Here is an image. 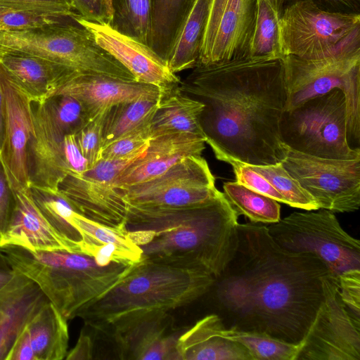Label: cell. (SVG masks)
<instances>
[{
	"instance_id": "6da1fadb",
	"label": "cell",
	"mask_w": 360,
	"mask_h": 360,
	"mask_svg": "<svg viewBox=\"0 0 360 360\" xmlns=\"http://www.w3.org/2000/svg\"><path fill=\"white\" fill-rule=\"evenodd\" d=\"M237 229L234 255L211 288L220 318L229 327L299 343L324 300L323 281L333 274L316 255L280 247L267 226Z\"/></svg>"
},
{
	"instance_id": "7a4b0ae2",
	"label": "cell",
	"mask_w": 360,
	"mask_h": 360,
	"mask_svg": "<svg viewBox=\"0 0 360 360\" xmlns=\"http://www.w3.org/2000/svg\"><path fill=\"white\" fill-rule=\"evenodd\" d=\"M178 89L204 105L198 121L217 159L250 165L281 161L279 123L287 99L282 59L198 65Z\"/></svg>"
},
{
	"instance_id": "3957f363",
	"label": "cell",
	"mask_w": 360,
	"mask_h": 360,
	"mask_svg": "<svg viewBox=\"0 0 360 360\" xmlns=\"http://www.w3.org/2000/svg\"><path fill=\"white\" fill-rule=\"evenodd\" d=\"M238 216L222 193L186 208L127 205L125 228L141 249L142 259L201 269L217 278L236 251Z\"/></svg>"
},
{
	"instance_id": "277c9868",
	"label": "cell",
	"mask_w": 360,
	"mask_h": 360,
	"mask_svg": "<svg viewBox=\"0 0 360 360\" xmlns=\"http://www.w3.org/2000/svg\"><path fill=\"white\" fill-rule=\"evenodd\" d=\"M0 249L11 267L33 281L68 320L78 317L133 266L116 262L101 266L91 256L66 250Z\"/></svg>"
},
{
	"instance_id": "5b68a950",
	"label": "cell",
	"mask_w": 360,
	"mask_h": 360,
	"mask_svg": "<svg viewBox=\"0 0 360 360\" xmlns=\"http://www.w3.org/2000/svg\"><path fill=\"white\" fill-rule=\"evenodd\" d=\"M210 273L141 259L78 317L97 328L132 313L167 311L187 305L210 292Z\"/></svg>"
},
{
	"instance_id": "8992f818",
	"label": "cell",
	"mask_w": 360,
	"mask_h": 360,
	"mask_svg": "<svg viewBox=\"0 0 360 360\" xmlns=\"http://www.w3.org/2000/svg\"><path fill=\"white\" fill-rule=\"evenodd\" d=\"M287 99L284 110L305 101L339 89L347 105L349 146L360 138V30L333 54L316 60L285 56L283 59Z\"/></svg>"
},
{
	"instance_id": "52a82bcc",
	"label": "cell",
	"mask_w": 360,
	"mask_h": 360,
	"mask_svg": "<svg viewBox=\"0 0 360 360\" xmlns=\"http://www.w3.org/2000/svg\"><path fill=\"white\" fill-rule=\"evenodd\" d=\"M5 53L40 57L77 75L136 81L125 67L97 44L87 29L75 22L67 20L21 30L0 31V54Z\"/></svg>"
},
{
	"instance_id": "ba28073f",
	"label": "cell",
	"mask_w": 360,
	"mask_h": 360,
	"mask_svg": "<svg viewBox=\"0 0 360 360\" xmlns=\"http://www.w3.org/2000/svg\"><path fill=\"white\" fill-rule=\"evenodd\" d=\"M279 132L285 145L307 155L336 160L360 158L359 148H353L348 142L346 99L339 89L284 110Z\"/></svg>"
},
{
	"instance_id": "9c48e42d",
	"label": "cell",
	"mask_w": 360,
	"mask_h": 360,
	"mask_svg": "<svg viewBox=\"0 0 360 360\" xmlns=\"http://www.w3.org/2000/svg\"><path fill=\"white\" fill-rule=\"evenodd\" d=\"M294 212L267 226L283 249L316 255L335 276L360 269V241L347 233L334 212L326 210Z\"/></svg>"
},
{
	"instance_id": "30bf717a",
	"label": "cell",
	"mask_w": 360,
	"mask_h": 360,
	"mask_svg": "<svg viewBox=\"0 0 360 360\" xmlns=\"http://www.w3.org/2000/svg\"><path fill=\"white\" fill-rule=\"evenodd\" d=\"M279 22L284 56L316 60L333 54L360 30V14L326 11L304 0L285 8Z\"/></svg>"
},
{
	"instance_id": "8fae6325",
	"label": "cell",
	"mask_w": 360,
	"mask_h": 360,
	"mask_svg": "<svg viewBox=\"0 0 360 360\" xmlns=\"http://www.w3.org/2000/svg\"><path fill=\"white\" fill-rule=\"evenodd\" d=\"M118 190L127 206L153 209L198 206L222 194L201 155L186 157L156 177Z\"/></svg>"
},
{
	"instance_id": "7c38bea8",
	"label": "cell",
	"mask_w": 360,
	"mask_h": 360,
	"mask_svg": "<svg viewBox=\"0 0 360 360\" xmlns=\"http://www.w3.org/2000/svg\"><path fill=\"white\" fill-rule=\"evenodd\" d=\"M280 162L316 201L319 209L352 212L360 207V158L336 160L307 155L283 143Z\"/></svg>"
},
{
	"instance_id": "4fadbf2b",
	"label": "cell",
	"mask_w": 360,
	"mask_h": 360,
	"mask_svg": "<svg viewBox=\"0 0 360 360\" xmlns=\"http://www.w3.org/2000/svg\"><path fill=\"white\" fill-rule=\"evenodd\" d=\"M148 143L129 156L101 159L82 174H68L58 186V191L75 210L101 224L126 229L127 206L115 181L120 173L139 158Z\"/></svg>"
},
{
	"instance_id": "5bb4252c",
	"label": "cell",
	"mask_w": 360,
	"mask_h": 360,
	"mask_svg": "<svg viewBox=\"0 0 360 360\" xmlns=\"http://www.w3.org/2000/svg\"><path fill=\"white\" fill-rule=\"evenodd\" d=\"M324 300L302 340L295 360H359L360 319L344 304L338 278L323 281Z\"/></svg>"
},
{
	"instance_id": "9a60e30c",
	"label": "cell",
	"mask_w": 360,
	"mask_h": 360,
	"mask_svg": "<svg viewBox=\"0 0 360 360\" xmlns=\"http://www.w3.org/2000/svg\"><path fill=\"white\" fill-rule=\"evenodd\" d=\"M185 328H179L168 311H139L94 329L114 343L120 359L178 360L176 345Z\"/></svg>"
},
{
	"instance_id": "2e32d148",
	"label": "cell",
	"mask_w": 360,
	"mask_h": 360,
	"mask_svg": "<svg viewBox=\"0 0 360 360\" xmlns=\"http://www.w3.org/2000/svg\"><path fill=\"white\" fill-rule=\"evenodd\" d=\"M256 12L257 0H211L196 65L248 58Z\"/></svg>"
},
{
	"instance_id": "e0dca14e",
	"label": "cell",
	"mask_w": 360,
	"mask_h": 360,
	"mask_svg": "<svg viewBox=\"0 0 360 360\" xmlns=\"http://www.w3.org/2000/svg\"><path fill=\"white\" fill-rule=\"evenodd\" d=\"M4 101V134L0 161L11 189L30 187L29 141L33 132V101L0 70Z\"/></svg>"
},
{
	"instance_id": "ac0fdd59",
	"label": "cell",
	"mask_w": 360,
	"mask_h": 360,
	"mask_svg": "<svg viewBox=\"0 0 360 360\" xmlns=\"http://www.w3.org/2000/svg\"><path fill=\"white\" fill-rule=\"evenodd\" d=\"M71 18L87 29L97 44L125 67L136 81L156 86L162 92L179 85L180 78L148 45L117 32L108 24L87 20L77 13Z\"/></svg>"
},
{
	"instance_id": "d6986e66",
	"label": "cell",
	"mask_w": 360,
	"mask_h": 360,
	"mask_svg": "<svg viewBox=\"0 0 360 360\" xmlns=\"http://www.w3.org/2000/svg\"><path fill=\"white\" fill-rule=\"evenodd\" d=\"M33 122L27 150L30 187L58 190L69 174L64 155L65 136L54 123L46 100L33 103Z\"/></svg>"
},
{
	"instance_id": "ffe728a7",
	"label": "cell",
	"mask_w": 360,
	"mask_h": 360,
	"mask_svg": "<svg viewBox=\"0 0 360 360\" xmlns=\"http://www.w3.org/2000/svg\"><path fill=\"white\" fill-rule=\"evenodd\" d=\"M161 92L156 86L138 81L98 75H72L61 80L49 98L71 96L82 102L93 118L120 103L158 98Z\"/></svg>"
},
{
	"instance_id": "44dd1931",
	"label": "cell",
	"mask_w": 360,
	"mask_h": 360,
	"mask_svg": "<svg viewBox=\"0 0 360 360\" xmlns=\"http://www.w3.org/2000/svg\"><path fill=\"white\" fill-rule=\"evenodd\" d=\"M13 205L0 247L16 246L32 251L66 250L76 252L47 221L37 207L30 187L11 189Z\"/></svg>"
},
{
	"instance_id": "7402d4cb",
	"label": "cell",
	"mask_w": 360,
	"mask_h": 360,
	"mask_svg": "<svg viewBox=\"0 0 360 360\" xmlns=\"http://www.w3.org/2000/svg\"><path fill=\"white\" fill-rule=\"evenodd\" d=\"M205 139L189 133H174L150 139L144 153L117 177L115 186L122 189L156 177L183 158L201 155Z\"/></svg>"
},
{
	"instance_id": "603a6c76",
	"label": "cell",
	"mask_w": 360,
	"mask_h": 360,
	"mask_svg": "<svg viewBox=\"0 0 360 360\" xmlns=\"http://www.w3.org/2000/svg\"><path fill=\"white\" fill-rule=\"evenodd\" d=\"M46 301L40 288L15 270L0 290V360L6 359L20 333Z\"/></svg>"
},
{
	"instance_id": "cb8c5ba5",
	"label": "cell",
	"mask_w": 360,
	"mask_h": 360,
	"mask_svg": "<svg viewBox=\"0 0 360 360\" xmlns=\"http://www.w3.org/2000/svg\"><path fill=\"white\" fill-rule=\"evenodd\" d=\"M224 325L219 315L212 314L185 328L176 345L178 360H254L243 345L222 336Z\"/></svg>"
},
{
	"instance_id": "d4e9b609",
	"label": "cell",
	"mask_w": 360,
	"mask_h": 360,
	"mask_svg": "<svg viewBox=\"0 0 360 360\" xmlns=\"http://www.w3.org/2000/svg\"><path fill=\"white\" fill-rule=\"evenodd\" d=\"M0 70L25 91L34 103L48 99L61 80L77 75L51 60L19 53H1Z\"/></svg>"
},
{
	"instance_id": "484cf974",
	"label": "cell",
	"mask_w": 360,
	"mask_h": 360,
	"mask_svg": "<svg viewBox=\"0 0 360 360\" xmlns=\"http://www.w3.org/2000/svg\"><path fill=\"white\" fill-rule=\"evenodd\" d=\"M178 86L161 92L150 122V138L174 133H189L204 138L198 121L204 105L182 94Z\"/></svg>"
},
{
	"instance_id": "4316f807",
	"label": "cell",
	"mask_w": 360,
	"mask_h": 360,
	"mask_svg": "<svg viewBox=\"0 0 360 360\" xmlns=\"http://www.w3.org/2000/svg\"><path fill=\"white\" fill-rule=\"evenodd\" d=\"M68 319L49 300L30 319L27 328L37 360H61L68 353Z\"/></svg>"
},
{
	"instance_id": "83f0119b",
	"label": "cell",
	"mask_w": 360,
	"mask_h": 360,
	"mask_svg": "<svg viewBox=\"0 0 360 360\" xmlns=\"http://www.w3.org/2000/svg\"><path fill=\"white\" fill-rule=\"evenodd\" d=\"M211 0H196L178 35L167 61L174 74L196 66Z\"/></svg>"
},
{
	"instance_id": "f1b7e54d",
	"label": "cell",
	"mask_w": 360,
	"mask_h": 360,
	"mask_svg": "<svg viewBox=\"0 0 360 360\" xmlns=\"http://www.w3.org/2000/svg\"><path fill=\"white\" fill-rule=\"evenodd\" d=\"M196 0H152L148 46L166 62Z\"/></svg>"
},
{
	"instance_id": "f546056e",
	"label": "cell",
	"mask_w": 360,
	"mask_h": 360,
	"mask_svg": "<svg viewBox=\"0 0 360 360\" xmlns=\"http://www.w3.org/2000/svg\"><path fill=\"white\" fill-rule=\"evenodd\" d=\"M30 188L34 202L49 224L76 252L81 253L83 236L74 222L77 212L58 190Z\"/></svg>"
},
{
	"instance_id": "4dcf8cb0",
	"label": "cell",
	"mask_w": 360,
	"mask_h": 360,
	"mask_svg": "<svg viewBox=\"0 0 360 360\" xmlns=\"http://www.w3.org/2000/svg\"><path fill=\"white\" fill-rule=\"evenodd\" d=\"M280 15L267 0H257V12L248 58L252 60L283 59Z\"/></svg>"
},
{
	"instance_id": "1f68e13d",
	"label": "cell",
	"mask_w": 360,
	"mask_h": 360,
	"mask_svg": "<svg viewBox=\"0 0 360 360\" xmlns=\"http://www.w3.org/2000/svg\"><path fill=\"white\" fill-rule=\"evenodd\" d=\"M158 98H140L118 103L105 113L103 127V148L126 133L150 122ZM103 149V148H102Z\"/></svg>"
},
{
	"instance_id": "d6a6232c",
	"label": "cell",
	"mask_w": 360,
	"mask_h": 360,
	"mask_svg": "<svg viewBox=\"0 0 360 360\" xmlns=\"http://www.w3.org/2000/svg\"><path fill=\"white\" fill-rule=\"evenodd\" d=\"M224 194L238 215L253 223L272 224L281 219V206L276 200L254 191L237 181L226 182Z\"/></svg>"
},
{
	"instance_id": "836d02e7",
	"label": "cell",
	"mask_w": 360,
	"mask_h": 360,
	"mask_svg": "<svg viewBox=\"0 0 360 360\" xmlns=\"http://www.w3.org/2000/svg\"><path fill=\"white\" fill-rule=\"evenodd\" d=\"M152 4V0H111L112 18L108 25L148 46Z\"/></svg>"
},
{
	"instance_id": "e575fe53",
	"label": "cell",
	"mask_w": 360,
	"mask_h": 360,
	"mask_svg": "<svg viewBox=\"0 0 360 360\" xmlns=\"http://www.w3.org/2000/svg\"><path fill=\"white\" fill-rule=\"evenodd\" d=\"M224 338L238 342L248 349L254 360H295L298 344H293L265 333L243 330L224 325Z\"/></svg>"
},
{
	"instance_id": "d590c367",
	"label": "cell",
	"mask_w": 360,
	"mask_h": 360,
	"mask_svg": "<svg viewBox=\"0 0 360 360\" xmlns=\"http://www.w3.org/2000/svg\"><path fill=\"white\" fill-rule=\"evenodd\" d=\"M249 165L274 187L289 206L304 210L319 209L314 198L287 172L281 162L269 165Z\"/></svg>"
},
{
	"instance_id": "8d00e7d4",
	"label": "cell",
	"mask_w": 360,
	"mask_h": 360,
	"mask_svg": "<svg viewBox=\"0 0 360 360\" xmlns=\"http://www.w3.org/2000/svg\"><path fill=\"white\" fill-rule=\"evenodd\" d=\"M52 119L63 134H75L91 118L78 99L68 95H57L46 100Z\"/></svg>"
},
{
	"instance_id": "74e56055",
	"label": "cell",
	"mask_w": 360,
	"mask_h": 360,
	"mask_svg": "<svg viewBox=\"0 0 360 360\" xmlns=\"http://www.w3.org/2000/svg\"><path fill=\"white\" fill-rule=\"evenodd\" d=\"M150 122L151 120L126 133L103 148L101 159L124 158L145 147L150 139Z\"/></svg>"
},
{
	"instance_id": "f35d334b",
	"label": "cell",
	"mask_w": 360,
	"mask_h": 360,
	"mask_svg": "<svg viewBox=\"0 0 360 360\" xmlns=\"http://www.w3.org/2000/svg\"><path fill=\"white\" fill-rule=\"evenodd\" d=\"M71 18H60L29 11L0 8V31L30 29L60 23Z\"/></svg>"
},
{
	"instance_id": "ab89813d",
	"label": "cell",
	"mask_w": 360,
	"mask_h": 360,
	"mask_svg": "<svg viewBox=\"0 0 360 360\" xmlns=\"http://www.w3.org/2000/svg\"><path fill=\"white\" fill-rule=\"evenodd\" d=\"M105 112L91 118L75 134L77 144L91 167L101 159L103 148V127Z\"/></svg>"
},
{
	"instance_id": "60d3db41",
	"label": "cell",
	"mask_w": 360,
	"mask_h": 360,
	"mask_svg": "<svg viewBox=\"0 0 360 360\" xmlns=\"http://www.w3.org/2000/svg\"><path fill=\"white\" fill-rule=\"evenodd\" d=\"M0 8L29 11L60 18L76 13L74 0H0Z\"/></svg>"
},
{
	"instance_id": "b9f144b4",
	"label": "cell",
	"mask_w": 360,
	"mask_h": 360,
	"mask_svg": "<svg viewBox=\"0 0 360 360\" xmlns=\"http://www.w3.org/2000/svg\"><path fill=\"white\" fill-rule=\"evenodd\" d=\"M229 165L233 167L236 181L245 187L270 197L278 202L286 204L285 198L261 174L252 169L249 165L233 160Z\"/></svg>"
},
{
	"instance_id": "7bdbcfd3",
	"label": "cell",
	"mask_w": 360,
	"mask_h": 360,
	"mask_svg": "<svg viewBox=\"0 0 360 360\" xmlns=\"http://www.w3.org/2000/svg\"><path fill=\"white\" fill-rule=\"evenodd\" d=\"M338 278L341 300L349 311L360 319V269L345 271Z\"/></svg>"
},
{
	"instance_id": "ee69618b",
	"label": "cell",
	"mask_w": 360,
	"mask_h": 360,
	"mask_svg": "<svg viewBox=\"0 0 360 360\" xmlns=\"http://www.w3.org/2000/svg\"><path fill=\"white\" fill-rule=\"evenodd\" d=\"M63 148L69 174H80L91 167L77 144L75 134L65 135Z\"/></svg>"
},
{
	"instance_id": "f6af8a7d",
	"label": "cell",
	"mask_w": 360,
	"mask_h": 360,
	"mask_svg": "<svg viewBox=\"0 0 360 360\" xmlns=\"http://www.w3.org/2000/svg\"><path fill=\"white\" fill-rule=\"evenodd\" d=\"M304 0H278L280 15L288 6ZM322 10L343 13L360 14V0H310Z\"/></svg>"
},
{
	"instance_id": "bcb514c9",
	"label": "cell",
	"mask_w": 360,
	"mask_h": 360,
	"mask_svg": "<svg viewBox=\"0 0 360 360\" xmlns=\"http://www.w3.org/2000/svg\"><path fill=\"white\" fill-rule=\"evenodd\" d=\"M75 9L84 19L101 24H108L109 16L105 0H74Z\"/></svg>"
},
{
	"instance_id": "7dc6e473",
	"label": "cell",
	"mask_w": 360,
	"mask_h": 360,
	"mask_svg": "<svg viewBox=\"0 0 360 360\" xmlns=\"http://www.w3.org/2000/svg\"><path fill=\"white\" fill-rule=\"evenodd\" d=\"M13 205L12 191L0 161V239L8 224Z\"/></svg>"
},
{
	"instance_id": "c3c4849f",
	"label": "cell",
	"mask_w": 360,
	"mask_h": 360,
	"mask_svg": "<svg viewBox=\"0 0 360 360\" xmlns=\"http://www.w3.org/2000/svg\"><path fill=\"white\" fill-rule=\"evenodd\" d=\"M6 360H37L26 326L13 343Z\"/></svg>"
},
{
	"instance_id": "681fc988",
	"label": "cell",
	"mask_w": 360,
	"mask_h": 360,
	"mask_svg": "<svg viewBox=\"0 0 360 360\" xmlns=\"http://www.w3.org/2000/svg\"><path fill=\"white\" fill-rule=\"evenodd\" d=\"M93 338L84 328L80 333L75 346L67 353V360H90L93 359Z\"/></svg>"
},
{
	"instance_id": "f907efd6",
	"label": "cell",
	"mask_w": 360,
	"mask_h": 360,
	"mask_svg": "<svg viewBox=\"0 0 360 360\" xmlns=\"http://www.w3.org/2000/svg\"><path fill=\"white\" fill-rule=\"evenodd\" d=\"M15 270L10 267L0 268V290L14 276Z\"/></svg>"
},
{
	"instance_id": "816d5d0a",
	"label": "cell",
	"mask_w": 360,
	"mask_h": 360,
	"mask_svg": "<svg viewBox=\"0 0 360 360\" xmlns=\"http://www.w3.org/2000/svg\"><path fill=\"white\" fill-rule=\"evenodd\" d=\"M4 134V101L0 85V153L2 147Z\"/></svg>"
},
{
	"instance_id": "f5cc1de1",
	"label": "cell",
	"mask_w": 360,
	"mask_h": 360,
	"mask_svg": "<svg viewBox=\"0 0 360 360\" xmlns=\"http://www.w3.org/2000/svg\"><path fill=\"white\" fill-rule=\"evenodd\" d=\"M10 267L6 257L0 249V268Z\"/></svg>"
},
{
	"instance_id": "db71d44e",
	"label": "cell",
	"mask_w": 360,
	"mask_h": 360,
	"mask_svg": "<svg viewBox=\"0 0 360 360\" xmlns=\"http://www.w3.org/2000/svg\"><path fill=\"white\" fill-rule=\"evenodd\" d=\"M267 1L271 5V6L275 8L279 13V8H278V0H267ZM281 16V15H280Z\"/></svg>"
},
{
	"instance_id": "11a10c76",
	"label": "cell",
	"mask_w": 360,
	"mask_h": 360,
	"mask_svg": "<svg viewBox=\"0 0 360 360\" xmlns=\"http://www.w3.org/2000/svg\"><path fill=\"white\" fill-rule=\"evenodd\" d=\"M108 12V16H109V22L112 18V7H111V0H105ZM109 24V23H108Z\"/></svg>"
}]
</instances>
